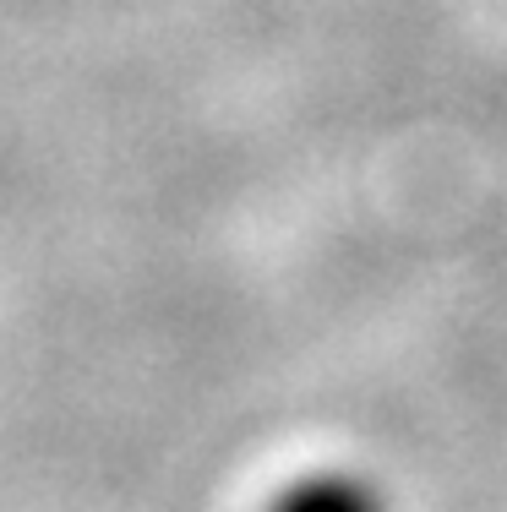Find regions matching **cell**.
<instances>
[{"mask_svg": "<svg viewBox=\"0 0 507 512\" xmlns=\"http://www.w3.org/2000/svg\"><path fill=\"white\" fill-rule=\"evenodd\" d=\"M273 512H388L377 485L355 480V474H311L295 491H284Z\"/></svg>", "mask_w": 507, "mask_h": 512, "instance_id": "obj_1", "label": "cell"}]
</instances>
